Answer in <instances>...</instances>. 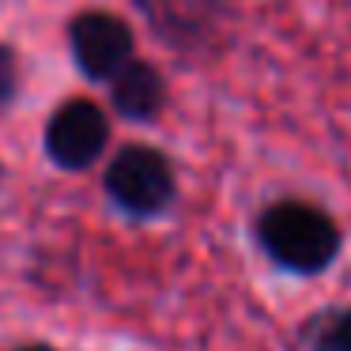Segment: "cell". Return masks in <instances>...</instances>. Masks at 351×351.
<instances>
[{"instance_id": "6da1fadb", "label": "cell", "mask_w": 351, "mask_h": 351, "mask_svg": "<svg viewBox=\"0 0 351 351\" xmlns=\"http://www.w3.org/2000/svg\"><path fill=\"white\" fill-rule=\"evenodd\" d=\"M257 238L265 253L280 268L298 276L325 272L340 253V230L321 208L302 200H280L257 223Z\"/></svg>"}, {"instance_id": "7a4b0ae2", "label": "cell", "mask_w": 351, "mask_h": 351, "mask_svg": "<svg viewBox=\"0 0 351 351\" xmlns=\"http://www.w3.org/2000/svg\"><path fill=\"white\" fill-rule=\"evenodd\" d=\"M106 193L129 215H159L174 200V170L155 147H125L106 170Z\"/></svg>"}, {"instance_id": "3957f363", "label": "cell", "mask_w": 351, "mask_h": 351, "mask_svg": "<svg viewBox=\"0 0 351 351\" xmlns=\"http://www.w3.org/2000/svg\"><path fill=\"white\" fill-rule=\"evenodd\" d=\"M110 140V121L95 102L72 99L49 117L46 125V152L57 167L64 170H84L102 155Z\"/></svg>"}, {"instance_id": "277c9868", "label": "cell", "mask_w": 351, "mask_h": 351, "mask_svg": "<svg viewBox=\"0 0 351 351\" xmlns=\"http://www.w3.org/2000/svg\"><path fill=\"white\" fill-rule=\"evenodd\" d=\"M72 57L87 80H114L132 61V31L110 12H84L69 31Z\"/></svg>"}, {"instance_id": "5b68a950", "label": "cell", "mask_w": 351, "mask_h": 351, "mask_svg": "<svg viewBox=\"0 0 351 351\" xmlns=\"http://www.w3.org/2000/svg\"><path fill=\"white\" fill-rule=\"evenodd\" d=\"M110 95H114V110L129 121H152L167 102V84L162 76L144 61H129L114 80H110Z\"/></svg>"}, {"instance_id": "8992f818", "label": "cell", "mask_w": 351, "mask_h": 351, "mask_svg": "<svg viewBox=\"0 0 351 351\" xmlns=\"http://www.w3.org/2000/svg\"><path fill=\"white\" fill-rule=\"evenodd\" d=\"M313 351H351V310L340 313V317L321 332V340Z\"/></svg>"}, {"instance_id": "52a82bcc", "label": "cell", "mask_w": 351, "mask_h": 351, "mask_svg": "<svg viewBox=\"0 0 351 351\" xmlns=\"http://www.w3.org/2000/svg\"><path fill=\"white\" fill-rule=\"evenodd\" d=\"M16 80H19L16 57H12V49L0 46V102H8V99H12V91H16Z\"/></svg>"}, {"instance_id": "ba28073f", "label": "cell", "mask_w": 351, "mask_h": 351, "mask_svg": "<svg viewBox=\"0 0 351 351\" xmlns=\"http://www.w3.org/2000/svg\"><path fill=\"white\" fill-rule=\"evenodd\" d=\"M23 351H53V348H46V343H34V348H23Z\"/></svg>"}]
</instances>
